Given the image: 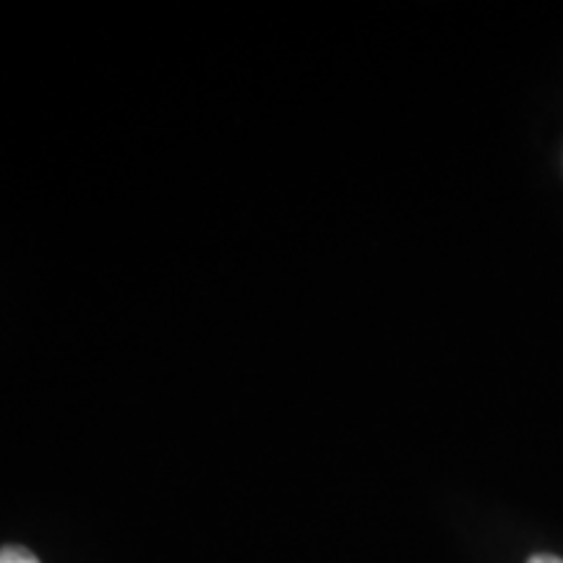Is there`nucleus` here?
Listing matches in <instances>:
<instances>
[{"mask_svg":"<svg viewBox=\"0 0 563 563\" xmlns=\"http://www.w3.org/2000/svg\"><path fill=\"white\" fill-rule=\"evenodd\" d=\"M0 563H40V559L21 545H5L0 548Z\"/></svg>","mask_w":563,"mask_h":563,"instance_id":"obj_1","label":"nucleus"},{"mask_svg":"<svg viewBox=\"0 0 563 563\" xmlns=\"http://www.w3.org/2000/svg\"><path fill=\"white\" fill-rule=\"evenodd\" d=\"M527 563H563V559H559V555H551V553H538V555H532Z\"/></svg>","mask_w":563,"mask_h":563,"instance_id":"obj_2","label":"nucleus"}]
</instances>
